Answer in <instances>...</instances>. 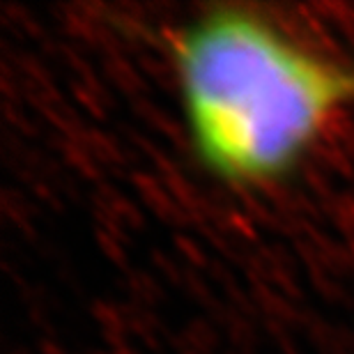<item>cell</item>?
Wrapping results in <instances>:
<instances>
[{"instance_id": "obj_1", "label": "cell", "mask_w": 354, "mask_h": 354, "mask_svg": "<svg viewBox=\"0 0 354 354\" xmlns=\"http://www.w3.org/2000/svg\"><path fill=\"white\" fill-rule=\"evenodd\" d=\"M171 58L191 152L228 187L288 180L354 104L352 65L308 51L244 7L205 10L173 35Z\"/></svg>"}]
</instances>
